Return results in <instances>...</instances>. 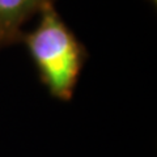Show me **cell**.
<instances>
[{"label": "cell", "instance_id": "2", "mask_svg": "<svg viewBox=\"0 0 157 157\" xmlns=\"http://www.w3.org/2000/svg\"><path fill=\"white\" fill-rule=\"evenodd\" d=\"M55 0H0V47L20 42L24 25Z\"/></svg>", "mask_w": 157, "mask_h": 157}, {"label": "cell", "instance_id": "1", "mask_svg": "<svg viewBox=\"0 0 157 157\" xmlns=\"http://www.w3.org/2000/svg\"><path fill=\"white\" fill-rule=\"evenodd\" d=\"M38 16L37 26L28 33L24 32L20 41L25 43L48 93L56 100L70 101L88 52L54 6L46 7Z\"/></svg>", "mask_w": 157, "mask_h": 157}]
</instances>
